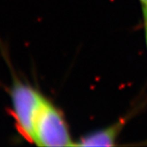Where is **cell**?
Returning <instances> with one entry per match:
<instances>
[{
  "instance_id": "obj_5",
  "label": "cell",
  "mask_w": 147,
  "mask_h": 147,
  "mask_svg": "<svg viewBox=\"0 0 147 147\" xmlns=\"http://www.w3.org/2000/svg\"><path fill=\"white\" fill-rule=\"evenodd\" d=\"M141 2L142 3V5L147 7V0H141Z\"/></svg>"
},
{
  "instance_id": "obj_4",
  "label": "cell",
  "mask_w": 147,
  "mask_h": 147,
  "mask_svg": "<svg viewBox=\"0 0 147 147\" xmlns=\"http://www.w3.org/2000/svg\"><path fill=\"white\" fill-rule=\"evenodd\" d=\"M143 13H144V20H145V28H146V38L147 44V7L143 6Z\"/></svg>"
},
{
  "instance_id": "obj_2",
  "label": "cell",
  "mask_w": 147,
  "mask_h": 147,
  "mask_svg": "<svg viewBox=\"0 0 147 147\" xmlns=\"http://www.w3.org/2000/svg\"><path fill=\"white\" fill-rule=\"evenodd\" d=\"M34 144L38 146H74L63 117L56 107L45 98L36 117Z\"/></svg>"
},
{
  "instance_id": "obj_3",
  "label": "cell",
  "mask_w": 147,
  "mask_h": 147,
  "mask_svg": "<svg viewBox=\"0 0 147 147\" xmlns=\"http://www.w3.org/2000/svg\"><path fill=\"white\" fill-rule=\"evenodd\" d=\"M123 121H119L105 129L96 131L84 137L76 144L78 146H113L123 127Z\"/></svg>"
},
{
  "instance_id": "obj_1",
  "label": "cell",
  "mask_w": 147,
  "mask_h": 147,
  "mask_svg": "<svg viewBox=\"0 0 147 147\" xmlns=\"http://www.w3.org/2000/svg\"><path fill=\"white\" fill-rule=\"evenodd\" d=\"M11 114L21 136L34 144L36 117L45 97L30 85L16 79L10 89Z\"/></svg>"
}]
</instances>
